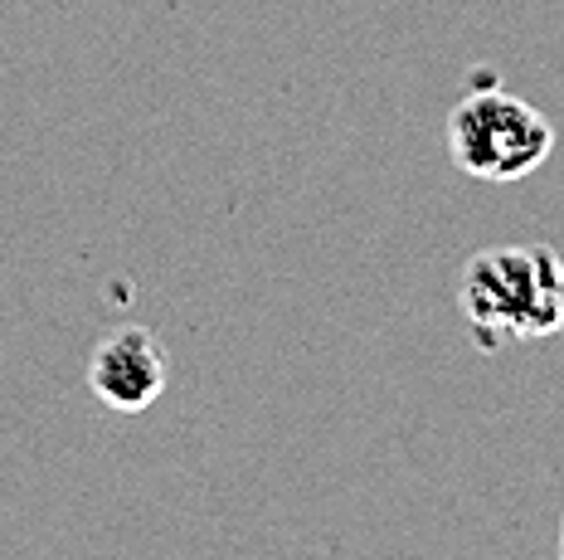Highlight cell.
Listing matches in <instances>:
<instances>
[{"mask_svg": "<svg viewBox=\"0 0 564 560\" xmlns=\"http://www.w3.org/2000/svg\"><path fill=\"white\" fill-rule=\"evenodd\" d=\"M467 332L477 352H501L507 342H545L564 332V259L550 244L481 249L463 268Z\"/></svg>", "mask_w": 564, "mask_h": 560, "instance_id": "obj_1", "label": "cell"}, {"mask_svg": "<svg viewBox=\"0 0 564 560\" xmlns=\"http://www.w3.org/2000/svg\"><path fill=\"white\" fill-rule=\"evenodd\" d=\"M555 151V127L525 98L497 88L491 78L467 93L448 118V157L473 181H525Z\"/></svg>", "mask_w": 564, "mask_h": 560, "instance_id": "obj_2", "label": "cell"}, {"mask_svg": "<svg viewBox=\"0 0 564 560\" xmlns=\"http://www.w3.org/2000/svg\"><path fill=\"white\" fill-rule=\"evenodd\" d=\"M88 385L117 414L151 410L166 390V356H161L156 336L147 326H122V332L102 336L88 360Z\"/></svg>", "mask_w": 564, "mask_h": 560, "instance_id": "obj_3", "label": "cell"}, {"mask_svg": "<svg viewBox=\"0 0 564 560\" xmlns=\"http://www.w3.org/2000/svg\"><path fill=\"white\" fill-rule=\"evenodd\" d=\"M560 560H564V527H560Z\"/></svg>", "mask_w": 564, "mask_h": 560, "instance_id": "obj_4", "label": "cell"}]
</instances>
